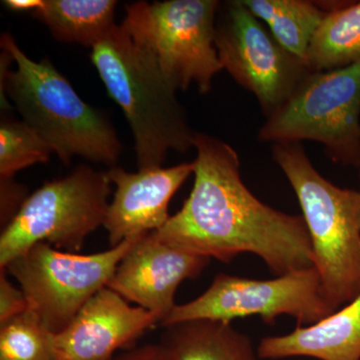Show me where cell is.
<instances>
[{
    "mask_svg": "<svg viewBox=\"0 0 360 360\" xmlns=\"http://www.w3.org/2000/svg\"><path fill=\"white\" fill-rule=\"evenodd\" d=\"M27 195V188L13 179H0V215L2 229L20 212Z\"/></svg>",
    "mask_w": 360,
    "mask_h": 360,
    "instance_id": "obj_22",
    "label": "cell"
},
{
    "mask_svg": "<svg viewBox=\"0 0 360 360\" xmlns=\"http://www.w3.org/2000/svg\"><path fill=\"white\" fill-rule=\"evenodd\" d=\"M219 6L217 0L137 1L125 6L120 25L153 54L175 89L195 84L205 94L224 70L215 45Z\"/></svg>",
    "mask_w": 360,
    "mask_h": 360,
    "instance_id": "obj_6",
    "label": "cell"
},
{
    "mask_svg": "<svg viewBox=\"0 0 360 360\" xmlns=\"http://www.w3.org/2000/svg\"><path fill=\"white\" fill-rule=\"evenodd\" d=\"M108 176L115 186L103 227L110 248L127 239L160 231L172 215L168 206L174 194L193 174L194 163L130 172L115 167Z\"/></svg>",
    "mask_w": 360,
    "mask_h": 360,
    "instance_id": "obj_12",
    "label": "cell"
},
{
    "mask_svg": "<svg viewBox=\"0 0 360 360\" xmlns=\"http://www.w3.org/2000/svg\"><path fill=\"white\" fill-rule=\"evenodd\" d=\"M112 360H175L174 355L165 345H146L132 347L116 355Z\"/></svg>",
    "mask_w": 360,
    "mask_h": 360,
    "instance_id": "obj_23",
    "label": "cell"
},
{
    "mask_svg": "<svg viewBox=\"0 0 360 360\" xmlns=\"http://www.w3.org/2000/svg\"><path fill=\"white\" fill-rule=\"evenodd\" d=\"M257 354L260 359L270 360H360V295L317 323L262 338Z\"/></svg>",
    "mask_w": 360,
    "mask_h": 360,
    "instance_id": "obj_14",
    "label": "cell"
},
{
    "mask_svg": "<svg viewBox=\"0 0 360 360\" xmlns=\"http://www.w3.org/2000/svg\"><path fill=\"white\" fill-rule=\"evenodd\" d=\"M115 0H44L33 13L52 37L94 49L115 30Z\"/></svg>",
    "mask_w": 360,
    "mask_h": 360,
    "instance_id": "obj_16",
    "label": "cell"
},
{
    "mask_svg": "<svg viewBox=\"0 0 360 360\" xmlns=\"http://www.w3.org/2000/svg\"><path fill=\"white\" fill-rule=\"evenodd\" d=\"M160 319L105 286L56 335L58 360H112Z\"/></svg>",
    "mask_w": 360,
    "mask_h": 360,
    "instance_id": "obj_13",
    "label": "cell"
},
{
    "mask_svg": "<svg viewBox=\"0 0 360 360\" xmlns=\"http://www.w3.org/2000/svg\"><path fill=\"white\" fill-rule=\"evenodd\" d=\"M51 148L23 120L2 117L0 123V179H13L21 169L49 162Z\"/></svg>",
    "mask_w": 360,
    "mask_h": 360,
    "instance_id": "obj_20",
    "label": "cell"
},
{
    "mask_svg": "<svg viewBox=\"0 0 360 360\" xmlns=\"http://www.w3.org/2000/svg\"><path fill=\"white\" fill-rule=\"evenodd\" d=\"M215 45L222 68L255 96L266 118L290 99L311 72L277 41L243 0L220 2Z\"/></svg>",
    "mask_w": 360,
    "mask_h": 360,
    "instance_id": "obj_10",
    "label": "cell"
},
{
    "mask_svg": "<svg viewBox=\"0 0 360 360\" xmlns=\"http://www.w3.org/2000/svg\"><path fill=\"white\" fill-rule=\"evenodd\" d=\"M210 260L167 245L148 233L137 239L120 260L108 288L153 312L161 323L176 307L175 293L180 284L198 278Z\"/></svg>",
    "mask_w": 360,
    "mask_h": 360,
    "instance_id": "obj_11",
    "label": "cell"
},
{
    "mask_svg": "<svg viewBox=\"0 0 360 360\" xmlns=\"http://www.w3.org/2000/svg\"><path fill=\"white\" fill-rule=\"evenodd\" d=\"M91 49L92 65L131 129L139 169L162 167L169 151L193 148L196 131L177 89L148 49L122 25Z\"/></svg>",
    "mask_w": 360,
    "mask_h": 360,
    "instance_id": "obj_3",
    "label": "cell"
},
{
    "mask_svg": "<svg viewBox=\"0 0 360 360\" xmlns=\"http://www.w3.org/2000/svg\"><path fill=\"white\" fill-rule=\"evenodd\" d=\"M333 314L314 266L269 281L219 274L202 295L176 304L160 326L198 321L231 323L252 315L274 326L279 316L288 315L296 319L297 326H309Z\"/></svg>",
    "mask_w": 360,
    "mask_h": 360,
    "instance_id": "obj_9",
    "label": "cell"
},
{
    "mask_svg": "<svg viewBox=\"0 0 360 360\" xmlns=\"http://www.w3.org/2000/svg\"><path fill=\"white\" fill-rule=\"evenodd\" d=\"M194 182L179 212L155 238L179 250L229 264L241 253L262 258L276 276L314 266L302 215L277 210L258 200L240 175L236 149L196 132Z\"/></svg>",
    "mask_w": 360,
    "mask_h": 360,
    "instance_id": "obj_1",
    "label": "cell"
},
{
    "mask_svg": "<svg viewBox=\"0 0 360 360\" xmlns=\"http://www.w3.org/2000/svg\"><path fill=\"white\" fill-rule=\"evenodd\" d=\"M360 61V1L331 9L317 28L305 65L311 72L347 68Z\"/></svg>",
    "mask_w": 360,
    "mask_h": 360,
    "instance_id": "obj_17",
    "label": "cell"
},
{
    "mask_svg": "<svg viewBox=\"0 0 360 360\" xmlns=\"http://www.w3.org/2000/svg\"><path fill=\"white\" fill-rule=\"evenodd\" d=\"M139 238L87 255L37 243L4 269L20 284L28 310L58 335L89 300L108 286L116 266Z\"/></svg>",
    "mask_w": 360,
    "mask_h": 360,
    "instance_id": "obj_8",
    "label": "cell"
},
{
    "mask_svg": "<svg viewBox=\"0 0 360 360\" xmlns=\"http://www.w3.org/2000/svg\"><path fill=\"white\" fill-rule=\"evenodd\" d=\"M258 139L272 144L319 142L333 162L360 167V61L340 70L310 72L266 118Z\"/></svg>",
    "mask_w": 360,
    "mask_h": 360,
    "instance_id": "obj_7",
    "label": "cell"
},
{
    "mask_svg": "<svg viewBox=\"0 0 360 360\" xmlns=\"http://www.w3.org/2000/svg\"><path fill=\"white\" fill-rule=\"evenodd\" d=\"M0 360H58L56 333L27 310L0 324Z\"/></svg>",
    "mask_w": 360,
    "mask_h": 360,
    "instance_id": "obj_19",
    "label": "cell"
},
{
    "mask_svg": "<svg viewBox=\"0 0 360 360\" xmlns=\"http://www.w3.org/2000/svg\"><path fill=\"white\" fill-rule=\"evenodd\" d=\"M27 310L28 302L23 291L7 278L6 270H0V324Z\"/></svg>",
    "mask_w": 360,
    "mask_h": 360,
    "instance_id": "obj_21",
    "label": "cell"
},
{
    "mask_svg": "<svg viewBox=\"0 0 360 360\" xmlns=\"http://www.w3.org/2000/svg\"><path fill=\"white\" fill-rule=\"evenodd\" d=\"M286 51L305 63L310 42L328 13L309 0H243Z\"/></svg>",
    "mask_w": 360,
    "mask_h": 360,
    "instance_id": "obj_18",
    "label": "cell"
},
{
    "mask_svg": "<svg viewBox=\"0 0 360 360\" xmlns=\"http://www.w3.org/2000/svg\"><path fill=\"white\" fill-rule=\"evenodd\" d=\"M2 4L11 11L33 13L42 6L44 0H6Z\"/></svg>",
    "mask_w": 360,
    "mask_h": 360,
    "instance_id": "obj_24",
    "label": "cell"
},
{
    "mask_svg": "<svg viewBox=\"0 0 360 360\" xmlns=\"http://www.w3.org/2000/svg\"><path fill=\"white\" fill-rule=\"evenodd\" d=\"M2 110H18L65 165L75 156L117 167L122 142L103 111L85 103L65 75L47 58L26 56L11 34L0 39Z\"/></svg>",
    "mask_w": 360,
    "mask_h": 360,
    "instance_id": "obj_2",
    "label": "cell"
},
{
    "mask_svg": "<svg viewBox=\"0 0 360 360\" xmlns=\"http://www.w3.org/2000/svg\"><path fill=\"white\" fill-rule=\"evenodd\" d=\"M271 153L300 202L322 293L335 312L360 295V191L322 176L300 142L272 144Z\"/></svg>",
    "mask_w": 360,
    "mask_h": 360,
    "instance_id": "obj_4",
    "label": "cell"
},
{
    "mask_svg": "<svg viewBox=\"0 0 360 360\" xmlns=\"http://www.w3.org/2000/svg\"><path fill=\"white\" fill-rule=\"evenodd\" d=\"M165 328L160 343L175 360H262L250 336L227 322L187 321Z\"/></svg>",
    "mask_w": 360,
    "mask_h": 360,
    "instance_id": "obj_15",
    "label": "cell"
},
{
    "mask_svg": "<svg viewBox=\"0 0 360 360\" xmlns=\"http://www.w3.org/2000/svg\"><path fill=\"white\" fill-rule=\"evenodd\" d=\"M111 191L108 172L84 165L63 179L45 182L2 229L0 269L37 243L82 250L89 234L103 226Z\"/></svg>",
    "mask_w": 360,
    "mask_h": 360,
    "instance_id": "obj_5",
    "label": "cell"
}]
</instances>
